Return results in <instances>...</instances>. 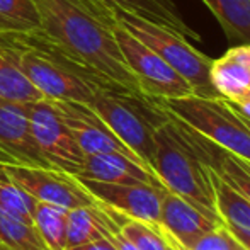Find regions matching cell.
I'll use <instances>...</instances> for the list:
<instances>
[{
  "label": "cell",
  "mask_w": 250,
  "mask_h": 250,
  "mask_svg": "<svg viewBox=\"0 0 250 250\" xmlns=\"http://www.w3.org/2000/svg\"><path fill=\"white\" fill-rule=\"evenodd\" d=\"M114 19L136 40L160 55L175 72L181 73L192 85L196 96L220 97L209 82V68L213 60L196 50L184 36L125 10H114Z\"/></svg>",
  "instance_id": "6"
},
{
  "label": "cell",
  "mask_w": 250,
  "mask_h": 250,
  "mask_svg": "<svg viewBox=\"0 0 250 250\" xmlns=\"http://www.w3.org/2000/svg\"><path fill=\"white\" fill-rule=\"evenodd\" d=\"M181 250H245L244 245L228 231L223 223L218 225L209 233L203 235L199 240H196L189 249Z\"/></svg>",
  "instance_id": "26"
},
{
  "label": "cell",
  "mask_w": 250,
  "mask_h": 250,
  "mask_svg": "<svg viewBox=\"0 0 250 250\" xmlns=\"http://www.w3.org/2000/svg\"><path fill=\"white\" fill-rule=\"evenodd\" d=\"M228 104H230V102H228ZM235 111H237V109H235ZM237 112H238V111H237ZM238 114H240V112H238ZM240 118L244 119V123L249 126V129H250V119H249V118H245V116H242V114H240Z\"/></svg>",
  "instance_id": "31"
},
{
  "label": "cell",
  "mask_w": 250,
  "mask_h": 250,
  "mask_svg": "<svg viewBox=\"0 0 250 250\" xmlns=\"http://www.w3.org/2000/svg\"><path fill=\"white\" fill-rule=\"evenodd\" d=\"M65 250H118L114 247L111 240H107L105 237L99 238V240H92L89 244H83V245H77V247H70Z\"/></svg>",
  "instance_id": "27"
},
{
  "label": "cell",
  "mask_w": 250,
  "mask_h": 250,
  "mask_svg": "<svg viewBox=\"0 0 250 250\" xmlns=\"http://www.w3.org/2000/svg\"><path fill=\"white\" fill-rule=\"evenodd\" d=\"M0 99L31 104L44 99L43 94L21 72L14 51L0 38Z\"/></svg>",
  "instance_id": "18"
},
{
  "label": "cell",
  "mask_w": 250,
  "mask_h": 250,
  "mask_svg": "<svg viewBox=\"0 0 250 250\" xmlns=\"http://www.w3.org/2000/svg\"><path fill=\"white\" fill-rule=\"evenodd\" d=\"M0 250H14V249H10L9 245H5V244H0Z\"/></svg>",
  "instance_id": "32"
},
{
  "label": "cell",
  "mask_w": 250,
  "mask_h": 250,
  "mask_svg": "<svg viewBox=\"0 0 250 250\" xmlns=\"http://www.w3.org/2000/svg\"><path fill=\"white\" fill-rule=\"evenodd\" d=\"M0 244L14 250H48L34 225L0 209Z\"/></svg>",
  "instance_id": "23"
},
{
  "label": "cell",
  "mask_w": 250,
  "mask_h": 250,
  "mask_svg": "<svg viewBox=\"0 0 250 250\" xmlns=\"http://www.w3.org/2000/svg\"><path fill=\"white\" fill-rule=\"evenodd\" d=\"M221 225L220 220L213 218L191 201H188L175 192L165 191L160 209L158 227L174 238V242L182 249H189L203 235Z\"/></svg>",
  "instance_id": "13"
},
{
  "label": "cell",
  "mask_w": 250,
  "mask_h": 250,
  "mask_svg": "<svg viewBox=\"0 0 250 250\" xmlns=\"http://www.w3.org/2000/svg\"><path fill=\"white\" fill-rule=\"evenodd\" d=\"M240 160H242V162H244V165H245V167H247V168H249V172H250V162H247V160H244V158H240Z\"/></svg>",
  "instance_id": "33"
},
{
  "label": "cell",
  "mask_w": 250,
  "mask_h": 250,
  "mask_svg": "<svg viewBox=\"0 0 250 250\" xmlns=\"http://www.w3.org/2000/svg\"><path fill=\"white\" fill-rule=\"evenodd\" d=\"M158 228H160V227H158ZM160 230H162V228H160ZM162 233H164L165 244H167V250H181V247H179V245H177V244H175V242H174V238H172V237H168V235L165 233L164 230H162Z\"/></svg>",
  "instance_id": "30"
},
{
  "label": "cell",
  "mask_w": 250,
  "mask_h": 250,
  "mask_svg": "<svg viewBox=\"0 0 250 250\" xmlns=\"http://www.w3.org/2000/svg\"><path fill=\"white\" fill-rule=\"evenodd\" d=\"M231 235H233L235 238H237L238 242H240L242 245H244V249L245 250H250V235L247 233H242V231H231V230H228Z\"/></svg>",
  "instance_id": "29"
},
{
  "label": "cell",
  "mask_w": 250,
  "mask_h": 250,
  "mask_svg": "<svg viewBox=\"0 0 250 250\" xmlns=\"http://www.w3.org/2000/svg\"><path fill=\"white\" fill-rule=\"evenodd\" d=\"M29 125L38 148L55 168L73 174L83 160V151L66 128L62 114L50 99L29 104Z\"/></svg>",
  "instance_id": "9"
},
{
  "label": "cell",
  "mask_w": 250,
  "mask_h": 250,
  "mask_svg": "<svg viewBox=\"0 0 250 250\" xmlns=\"http://www.w3.org/2000/svg\"><path fill=\"white\" fill-rule=\"evenodd\" d=\"M5 174L36 201L73 209L80 206H94L97 203L73 175L55 167L0 164Z\"/></svg>",
  "instance_id": "8"
},
{
  "label": "cell",
  "mask_w": 250,
  "mask_h": 250,
  "mask_svg": "<svg viewBox=\"0 0 250 250\" xmlns=\"http://www.w3.org/2000/svg\"><path fill=\"white\" fill-rule=\"evenodd\" d=\"M211 181L214 191V209L220 221L228 230L250 235V201L223 181L214 167Z\"/></svg>",
  "instance_id": "17"
},
{
  "label": "cell",
  "mask_w": 250,
  "mask_h": 250,
  "mask_svg": "<svg viewBox=\"0 0 250 250\" xmlns=\"http://www.w3.org/2000/svg\"><path fill=\"white\" fill-rule=\"evenodd\" d=\"M62 114L66 128L75 138L79 148L83 155L94 153H123L143 164L111 129L104 121L92 111L89 104L73 101H51ZM145 165V164H143ZM146 167V165H145ZM148 168V167H146Z\"/></svg>",
  "instance_id": "11"
},
{
  "label": "cell",
  "mask_w": 250,
  "mask_h": 250,
  "mask_svg": "<svg viewBox=\"0 0 250 250\" xmlns=\"http://www.w3.org/2000/svg\"><path fill=\"white\" fill-rule=\"evenodd\" d=\"M83 2L112 27L116 26L114 10H125L168 27L184 36L186 40L188 38H192L196 41L201 40L199 34L186 24L172 0H83Z\"/></svg>",
  "instance_id": "14"
},
{
  "label": "cell",
  "mask_w": 250,
  "mask_h": 250,
  "mask_svg": "<svg viewBox=\"0 0 250 250\" xmlns=\"http://www.w3.org/2000/svg\"><path fill=\"white\" fill-rule=\"evenodd\" d=\"M218 146L168 116L155 131V175L167 191L182 196L220 220L214 209L213 164Z\"/></svg>",
  "instance_id": "2"
},
{
  "label": "cell",
  "mask_w": 250,
  "mask_h": 250,
  "mask_svg": "<svg viewBox=\"0 0 250 250\" xmlns=\"http://www.w3.org/2000/svg\"><path fill=\"white\" fill-rule=\"evenodd\" d=\"M82 2H83V0H82ZM83 3H85V2H83ZM85 5H87V3H85ZM104 22H105V21H104Z\"/></svg>",
  "instance_id": "34"
},
{
  "label": "cell",
  "mask_w": 250,
  "mask_h": 250,
  "mask_svg": "<svg viewBox=\"0 0 250 250\" xmlns=\"http://www.w3.org/2000/svg\"><path fill=\"white\" fill-rule=\"evenodd\" d=\"M0 101H2V99H0Z\"/></svg>",
  "instance_id": "35"
},
{
  "label": "cell",
  "mask_w": 250,
  "mask_h": 250,
  "mask_svg": "<svg viewBox=\"0 0 250 250\" xmlns=\"http://www.w3.org/2000/svg\"><path fill=\"white\" fill-rule=\"evenodd\" d=\"M209 82L221 99L237 101L250 90V44L240 43L211 62Z\"/></svg>",
  "instance_id": "16"
},
{
  "label": "cell",
  "mask_w": 250,
  "mask_h": 250,
  "mask_svg": "<svg viewBox=\"0 0 250 250\" xmlns=\"http://www.w3.org/2000/svg\"><path fill=\"white\" fill-rule=\"evenodd\" d=\"M104 206V204H102ZM111 218L116 221L119 231L131 242L138 250H167V244L162 230L158 225L146 223L142 220H135V218L125 216V214L118 213V211L111 209V208L104 206Z\"/></svg>",
  "instance_id": "22"
},
{
  "label": "cell",
  "mask_w": 250,
  "mask_h": 250,
  "mask_svg": "<svg viewBox=\"0 0 250 250\" xmlns=\"http://www.w3.org/2000/svg\"><path fill=\"white\" fill-rule=\"evenodd\" d=\"M41 17L34 0H0V34H38Z\"/></svg>",
  "instance_id": "21"
},
{
  "label": "cell",
  "mask_w": 250,
  "mask_h": 250,
  "mask_svg": "<svg viewBox=\"0 0 250 250\" xmlns=\"http://www.w3.org/2000/svg\"><path fill=\"white\" fill-rule=\"evenodd\" d=\"M89 105L107 128L153 172L155 131L162 123L167 121V112L143 94L101 85L96 87Z\"/></svg>",
  "instance_id": "4"
},
{
  "label": "cell",
  "mask_w": 250,
  "mask_h": 250,
  "mask_svg": "<svg viewBox=\"0 0 250 250\" xmlns=\"http://www.w3.org/2000/svg\"><path fill=\"white\" fill-rule=\"evenodd\" d=\"M213 167L223 177V181H227L235 191L250 201V172L240 158L218 146Z\"/></svg>",
  "instance_id": "25"
},
{
  "label": "cell",
  "mask_w": 250,
  "mask_h": 250,
  "mask_svg": "<svg viewBox=\"0 0 250 250\" xmlns=\"http://www.w3.org/2000/svg\"><path fill=\"white\" fill-rule=\"evenodd\" d=\"M230 40L250 44V0H203Z\"/></svg>",
  "instance_id": "19"
},
{
  "label": "cell",
  "mask_w": 250,
  "mask_h": 250,
  "mask_svg": "<svg viewBox=\"0 0 250 250\" xmlns=\"http://www.w3.org/2000/svg\"><path fill=\"white\" fill-rule=\"evenodd\" d=\"M77 179H89L111 184H155L162 186L157 175L138 160L123 153L85 155L73 174Z\"/></svg>",
  "instance_id": "15"
},
{
  "label": "cell",
  "mask_w": 250,
  "mask_h": 250,
  "mask_svg": "<svg viewBox=\"0 0 250 250\" xmlns=\"http://www.w3.org/2000/svg\"><path fill=\"white\" fill-rule=\"evenodd\" d=\"M36 199L19 188L0 167V209L33 225V211Z\"/></svg>",
  "instance_id": "24"
},
{
  "label": "cell",
  "mask_w": 250,
  "mask_h": 250,
  "mask_svg": "<svg viewBox=\"0 0 250 250\" xmlns=\"http://www.w3.org/2000/svg\"><path fill=\"white\" fill-rule=\"evenodd\" d=\"M227 101V99H225ZM230 102V105L233 109H237L238 112H240L242 116H245V118H249L250 119V90L245 96H242L240 99H237V101H228Z\"/></svg>",
  "instance_id": "28"
},
{
  "label": "cell",
  "mask_w": 250,
  "mask_h": 250,
  "mask_svg": "<svg viewBox=\"0 0 250 250\" xmlns=\"http://www.w3.org/2000/svg\"><path fill=\"white\" fill-rule=\"evenodd\" d=\"M0 164L53 167L34 142L29 104L0 101Z\"/></svg>",
  "instance_id": "12"
},
{
  "label": "cell",
  "mask_w": 250,
  "mask_h": 250,
  "mask_svg": "<svg viewBox=\"0 0 250 250\" xmlns=\"http://www.w3.org/2000/svg\"><path fill=\"white\" fill-rule=\"evenodd\" d=\"M66 216L68 209L44 201H36L33 211V225L48 250H65Z\"/></svg>",
  "instance_id": "20"
},
{
  "label": "cell",
  "mask_w": 250,
  "mask_h": 250,
  "mask_svg": "<svg viewBox=\"0 0 250 250\" xmlns=\"http://www.w3.org/2000/svg\"><path fill=\"white\" fill-rule=\"evenodd\" d=\"M114 36L143 96L151 99H179L196 96L192 85L181 73L175 72L160 55L136 40L118 22L114 26Z\"/></svg>",
  "instance_id": "7"
},
{
  "label": "cell",
  "mask_w": 250,
  "mask_h": 250,
  "mask_svg": "<svg viewBox=\"0 0 250 250\" xmlns=\"http://www.w3.org/2000/svg\"><path fill=\"white\" fill-rule=\"evenodd\" d=\"M0 38L14 51L21 72L44 99L90 102L99 83L41 34H0Z\"/></svg>",
  "instance_id": "3"
},
{
  "label": "cell",
  "mask_w": 250,
  "mask_h": 250,
  "mask_svg": "<svg viewBox=\"0 0 250 250\" xmlns=\"http://www.w3.org/2000/svg\"><path fill=\"white\" fill-rule=\"evenodd\" d=\"M77 181L97 203L125 216L153 225H158L160 221L162 201L167 191L164 186L143 184V182L142 184H111V182L89 181V179H77Z\"/></svg>",
  "instance_id": "10"
},
{
  "label": "cell",
  "mask_w": 250,
  "mask_h": 250,
  "mask_svg": "<svg viewBox=\"0 0 250 250\" xmlns=\"http://www.w3.org/2000/svg\"><path fill=\"white\" fill-rule=\"evenodd\" d=\"M153 101L168 116L184 123L208 142L250 162V129L228 101L201 96Z\"/></svg>",
  "instance_id": "5"
},
{
  "label": "cell",
  "mask_w": 250,
  "mask_h": 250,
  "mask_svg": "<svg viewBox=\"0 0 250 250\" xmlns=\"http://www.w3.org/2000/svg\"><path fill=\"white\" fill-rule=\"evenodd\" d=\"M41 36L101 87L142 94L114 36V27L82 0H34Z\"/></svg>",
  "instance_id": "1"
}]
</instances>
